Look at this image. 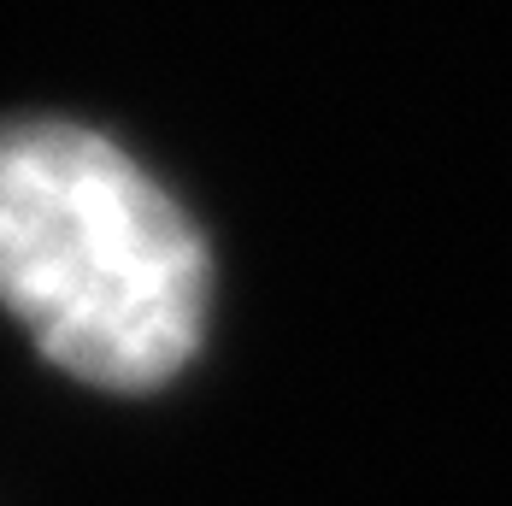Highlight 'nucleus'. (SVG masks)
I'll list each match as a JSON object with an SVG mask.
<instances>
[{
	"label": "nucleus",
	"instance_id": "obj_1",
	"mask_svg": "<svg viewBox=\"0 0 512 506\" xmlns=\"http://www.w3.org/2000/svg\"><path fill=\"white\" fill-rule=\"evenodd\" d=\"M0 306L65 377L154 395L206 342L212 248L106 130L53 112L0 118Z\"/></svg>",
	"mask_w": 512,
	"mask_h": 506
}]
</instances>
